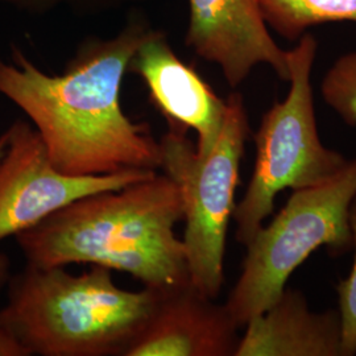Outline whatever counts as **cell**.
Masks as SVG:
<instances>
[{
    "mask_svg": "<svg viewBox=\"0 0 356 356\" xmlns=\"http://www.w3.org/2000/svg\"><path fill=\"white\" fill-rule=\"evenodd\" d=\"M152 28L134 13L113 38L81 42L63 74H47L17 47L0 57V94L32 122L53 165L69 176L161 168L160 141L124 114L120 90L128 65Z\"/></svg>",
    "mask_w": 356,
    "mask_h": 356,
    "instance_id": "obj_1",
    "label": "cell"
},
{
    "mask_svg": "<svg viewBox=\"0 0 356 356\" xmlns=\"http://www.w3.org/2000/svg\"><path fill=\"white\" fill-rule=\"evenodd\" d=\"M182 219L177 184L156 173L116 191L82 197L17 234L16 241L26 264L101 266L164 292L191 282L186 248L175 232Z\"/></svg>",
    "mask_w": 356,
    "mask_h": 356,
    "instance_id": "obj_2",
    "label": "cell"
},
{
    "mask_svg": "<svg viewBox=\"0 0 356 356\" xmlns=\"http://www.w3.org/2000/svg\"><path fill=\"white\" fill-rule=\"evenodd\" d=\"M7 288L0 330L29 356H126L163 293L122 289L101 266L72 275L26 264Z\"/></svg>",
    "mask_w": 356,
    "mask_h": 356,
    "instance_id": "obj_3",
    "label": "cell"
},
{
    "mask_svg": "<svg viewBox=\"0 0 356 356\" xmlns=\"http://www.w3.org/2000/svg\"><path fill=\"white\" fill-rule=\"evenodd\" d=\"M317 49V38L305 33L288 51L289 92L282 102L272 104L254 132V173L232 216L235 239L244 247L273 213L280 191L318 185L348 163L319 138L310 82Z\"/></svg>",
    "mask_w": 356,
    "mask_h": 356,
    "instance_id": "obj_4",
    "label": "cell"
},
{
    "mask_svg": "<svg viewBox=\"0 0 356 356\" xmlns=\"http://www.w3.org/2000/svg\"><path fill=\"white\" fill-rule=\"evenodd\" d=\"M216 147L206 156L197 153L188 131L169 127L161 138V169L179 188L184 204L191 282L216 300L225 281V252L229 220L235 210V191L250 136L242 94L232 92Z\"/></svg>",
    "mask_w": 356,
    "mask_h": 356,
    "instance_id": "obj_5",
    "label": "cell"
},
{
    "mask_svg": "<svg viewBox=\"0 0 356 356\" xmlns=\"http://www.w3.org/2000/svg\"><path fill=\"white\" fill-rule=\"evenodd\" d=\"M355 195L356 157L327 181L293 191L273 220L256 231L226 302L239 327L280 297L291 275L316 250L327 247L335 254L351 250L348 213Z\"/></svg>",
    "mask_w": 356,
    "mask_h": 356,
    "instance_id": "obj_6",
    "label": "cell"
},
{
    "mask_svg": "<svg viewBox=\"0 0 356 356\" xmlns=\"http://www.w3.org/2000/svg\"><path fill=\"white\" fill-rule=\"evenodd\" d=\"M0 159V242L32 229L76 200L152 177L149 169L101 176H69L53 165L45 143L31 123L15 120Z\"/></svg>",
    "mask_w": 356,
    "mask_h": 356,
    "instance_id": "obj_7",
    "label": "cell"
},
{
    "mask_svg": "<svg viewBox=\"0 0 356 356\" xmlns=\"http://www.w3.org/2000/svg\"><path fill=\"white\" fill-rule=\"evenodd\" d=\"M189 7L186 45L218 65L231 88L242 85L261 64L289 81L288 51L270 36L259 0H189Z\"/></svg>",
    "mask_w": 356,
    "mask_h": 356,
    "instance_id": "obj_8",
    "label": "cell"
},
{
    "mask_svg": "<svg viewBox=\"0 0 356 356\" xmlns=\"http://www.w3.org/2000/svg\"><path fill=\"white\" fill-rule=\"evenodd\" d=\"M128 72L144 81L151 102L165 116L169 127L197 132L200 156L214 149L225 122L226 99L172 51L163 32L149 31L131 58Z\"/></svg>",
    "mask_w": 356,
    "mask_h": 356,
    "instance_id": "obj_9",
    "label": "cell"
},
{
    "mask_svg": "<svg viewBox=\"0 0 356 356\" xmlns=\"http://www.w3.org/2000/svg\"><path fill=\"white\" fill-rule=\"evenodd\" d=\"M239 325L191 282L164 291L126 356H235Z\"/></svg>",
    "mask_w": 356,
    "mask_h": 356,
    "instance_id": "obj_10",
    "label": "cell"
},
{
    "mask_svg": "<svg viewBox=\"0 0 356 356\" xmlns=\"http://www.w3.org/2000/svg\"><path fill=\"white\" fill-rule=\"evenodd\" d=\"M235 356H343L339 312L314 313L302 293L285 288L245 323Z\"/></svg>",
    "mask_w": 356,
    "mask_h": 356,
    "instance_id": "obj_11",
    "label": "cell"
},
{
    "mask_svg": "<svg viewBox=\"0 0 356 356\" xmlns=\"http://www.w3.org/2000/svg\"><path fill=\"white\" fill-rule=\"evenodd\" d=\"M261 13L276 33L296 41L313 26L356 23V0H259Z\"/></svg>",
    "mask_w": 356,
    "mask_h": 356,
    "instance_id": "obj_12",
    "label": "cell"
},
{
    "mask_svg": "<svg viewBox=\"0 0 356 356\" xmlns=\"http://www.w3.org/2000/svg\"><path fill=\"white\" fill-rule=\"evenodd\" d=\"M321 97L346 124L356 127V51L344 53L321 81Z\"/></svg>",
    "mask_w": 356,
    "mask_h": 356,
    "instance_id": "obj_13",
    "label": "cell"
},
{
    "mask_svg": "<svg viewBox=\"0 0 356 356\" xmlns=\"http://www.w3.org/2000/svg\"><path fill=\"white\" fill-rule=\"evenodd\" d=\"M350 227L353 234V247L355 248L354 263L348 277L337 286L339 316L342 323V354L343 356L356 354V195L350 206L348 213Z\"/></svg>",
    "mask_w": 356,
    "mask_h": 356,
    "instance_id": "obj_14",
    "label": "cell"
},
{
    "mask_svg": "<svg viewBox=\"0 0 356 356\" xmlns=\"http://www.w3.org/2000/svg\"><path fill=\"white\" fill-rule=\"evenodd\" d=\"M15 10L29 15H44L56 8H69L78 13H98L144 0H1Z\"/></svg>",
    "mask_w": 356,
    "mask_h": 356,
    "instance_id": "obj_15",
    "label": "cell"
},
{
    "mask_svg": "<svg viewBox=\"0 0 356 356\" xmlns=\"http://www.w3.org/2000/svg\"><path fill=\"white\" fill-rule=\"evenodd\" d=\"M7 141H8V136H7V132L4 131V132L0 135V159H1V156L6 152ZM10 267H11V263H10L8 256L6 254H3V252H0V292L3 291L4 286H7V284H8V281H10V277H11Z\"/></svg>",
    "mask_w": 356,
    "mask_h": 356,
    "instance_id": "obj_16",
    "label": "cell"
},
{
    "mask_svg": "<svg viewBox=\"0 0 356 356\" xmlns=\"http://www.w3.org/2000/svg\"><path fill=\"white\" fill-rule=\"evenodd\" d=\"M0 356H29L26 350L11 337L0 330Z\"/></svg>",
    "mask_w": 356,
    "mask_h": 356,
    "instance_id": "obj_17",
    "label": "cell"
}]
</instances>
